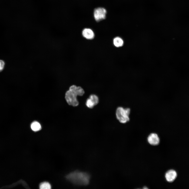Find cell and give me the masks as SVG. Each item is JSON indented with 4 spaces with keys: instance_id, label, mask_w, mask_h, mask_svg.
<instances>
[{
    "instance_id": "obj_11",
    "label": "cell",
    "mask_w": 189,
    "mask_h": 189,
    "mask_svg": "<svg viewBox=\"0 0 189 189\" xmlns=\"http://www.w3.org/2000/svg\"><path fill=\"white\" fill-rule=\"evenodd\" d=\"M51 188L50 184L46 182H43L39 185V188L41 189H50Z\"/></svg>"
},
{
    "instance_id": "obj_12",
    "label": "cell",
    "mask_w": 189,
    "mask_h": 189,
    "mask_svg": "<svg viewBox=\"0 0 189 189\" xmlns=\"http://www.w3.org/2000/svg\"><path fill=\"white\" fill-rule=\"evenodd\" d=\"M89 98L93 101L95 105L99 103V99L98 96L96 94H92L90 95Z\"/></svg>"
},
{
    "instance_id": "obj_3",
    "label": "cell",
    "mask_w": 189,
    "mask_h": 189,
    "mask_svg": "<svg viewBox=\"0 0 189 189\" xmlns=\"http://www.w3.org/2000/svg\"><path fill=\"white\" fill-rule=\"evenodd\" d=\"M77 96L74 92L69 90L66 93L65 98L69 105L76 107L78 106L79 103L77 98Z\"/></svg>"
},
{
    "instance_id": "obj_14",
    "label": "cell",
    "mask_w": 189,
    "mask_h": 189,
    "mask_svg": "<svg viewBox=\"0 0 189 189\" xmlns=\"http://www.w3.org/2000/svg\"><path fill=\"white\" fill-rule=\"evenodd\" d=\"M5 63L4 61L0 60V72L2 71L3 70Z\"/></svg>"
},
{
    "instance_id": "obj_15",
    "label": "cell",
    "mask_w": 189,
    "mask_h": 189,
    "mask_svg": "<svg viewBox=\"0 0 189 189\" xmlns=\"http://www.w3.org/2000/svg\"><path fill=\"white\" fill-rule=\"evenodd\" d=\"M144 188V189H148V188L147 187H144V188Z\"/></svg>"
},
{
    "instance_id": "obj_6",
    "label": "cell",
    "mask_w": 189,
    "mask_h": 189,
    "mask_svg": "<svg viewBox=\"0 0 189 189\" xmlns=\"http://www.w3.org/2000/svg\"><path fill=\"white\" fill-rule=\"evenodd\" d=\"M177 176L176 172L173 170H170L168 171L165 175V177L166 180L170 182H173L176 179Z\"/></svg>"
},
{
    "instance_id": "obj_5",
    "label": "cell",
    "mask_w": 189,
    "mask_h": 189,
    "mask_svg": "<svg viewBox=\"0 0 189 189\" xmlns=\"http://www.w3.org/2000/svg\"><path fill=\"white\" fill-rule=\"evenodd\" d=\"M147 140L150 144L153 145H158L160 142V139L158 135L155 133H150L148 137Z\"/></svg>"
},
{
    "instance_id": "obj_4",
    "label": "cell",
    "mask_w": 189,
    "mask_h": 189,
    "mask_svg": "<svg viewBox=\"0 0 189 189\" xmlns=\"http://www.w3.org/2000/svg\"><path fill=\"white\" fill-rule=\"evenodd\" d=\"M107 12L106 9L102 7L95 9L94 12V17L96 20L99 22L105 19Z\"/></svg>"
},
{
    "instance_id": "obj_7",
    "label": "cell",
    "mask_w": 189,
    "mask_h": 189,
    "mask_svg": "<svg viewBox=\"0 0 189 189\" xmlns=\"http://www.w3.org/2000/svg\"><path fill=\"white\" fill-rule=\"evenodd\" d=\"M82 34L83 36L88 40H92L94 37L93 32L90 28H86L82 30Z\"/></svg>"
},
{
    "instance_id": "obj_10",
    "label": "cell",
    "mask_w": 189,
    "mask_h": 189,
    "mask_svg": "<svg viewBox=\"0 0 189 189\" xmlns=\"http://www.w3.org/2000/svg\"><path fill=\"white\" fill-rule=\"evenodd\" d=\"M32 129L34 132L38 131L41 129V127L40 124L38 122L34 121L31 125Z\"/></svg>"
},
{
    "instance_id": "obj_13",
    "label": "cell",
    "mask_w": 189,
    "mask_h": 189,
    "mask_svg": "<svg viewBox=\"0 0 189 189\" xmlns=\"http://www.w3.org/2000/svg\"><path fill=\"white\" fill-rule=\"evenodd\" d=\"M86 106L90 108H92L95 106L94 103L89 98L86 100Z\"/></svg>"
},
{
    "instance_id": "obj_2",
    "label": "cell",
    "mask_w": 189,
    "mask_h": 189,
    "mask_svg": "<svg viewBox=\"0 0 189 189\" xmlns=\"http://www.w3.org/2000/svg\"><path fill=\"white\" fill-rule=\"evenodd\" d=\"M131 112V109L130 107L119 106L116 110V118L120 123L125 124L130 120Z\"/></svg>"
},
{
    "instance_id": "obj_1",
    "label": "cell",
    "mask_w": 189,
    "mask_h": 189,
    "mask_svg": "<svg viewBox=\"0 0 189 189\" xmlns=\"http://www.w3.org/2000/svg\"><path fill=\"white\" fill-rule=\"evenodd\" d=\"M68 180L78 186H85L88 185L90 180V175L87 172L79 170L72 172L66 176Z\"/></svg>"
},
{
    "instance_id": "obj_9",
    "label": "cell",
    "mask_w": 189,
    "mask_h": 189,
    "mask_svg": "<svg viewBox=\"0 0 189 189\" xmlns=\"http://www.w3.org/2000/svg\"><path fill=\"white\" fill-rule=\"evenodd\" d=\"M114 45L117 47H119L122 46L123 44V41L122 39L119 37H117L113 40Z\"/></svg>"
},
{
    "instance_id": "obj_8",
    "label": "cell",
    "mask_w": 189,
    "mask_h": 189,
    "mask_svg": "<svg viewBox=\"0 0 189 189\" xmlns=\"http://www.w3.org/2000/svg\"><path fill=\"white\" fill-rule=\"evenodd\" d=\"M69 90L74 92L77 96H82L85 93L84 90L81 87L75 85L71 86Z\"/></svg>"
}]
</instances>
